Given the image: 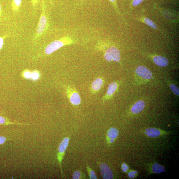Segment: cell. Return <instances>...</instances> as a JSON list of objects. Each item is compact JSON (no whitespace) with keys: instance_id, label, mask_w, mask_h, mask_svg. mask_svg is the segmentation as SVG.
I'll use <instances>...</instances> for the list:
<instances>
[{"instance_id":"5b68a950","label":"cell","mask_w":179,"mask_h":179,"mask_svg":"<svg viewBox=\"0 0 179 179\" xmlns=\"http://www.w3.org/2000/svg\"><path fill=\"white\" fill-rule=\"evenodd\" d=\"M135 73L138 78L144 81H149L152 78L151 71L147 67L140 66L136 68Z\"/></svg>"},{"instance_id":"d4e9b609","label":"cell","mask_w":179,"mask_h":179,"mask_svg":"<svg viewBox=\"0 0 179 179\" xmlns=\"http://www.w3.org/2000/svg\"><path fill=\"white\" fill-rule=\"evenodd\" d=\"M137 172V171H132L130 172L128 174V176L129 177L131 178H134Z\"/></svg>"},{"instance_id":"d6986e66","label":"cell","mask_w":179,"mask_h":179,"mask_svg":"<svg viewBox=\"0 0 179 179\" xmlns=\"http://www.w3.org/2000/svg\"><path fill=\"white\" fill-rule=\"evenodd\" d=\"M169 87L174 94L178 96L179 95V90L178 87L173 84H170L169 85Z\"/></svg>"},{"instance_id":"f546056e","label":"cell","mask_w":179,"mask_h":179,"mask_svg":"<svg viewBox=\"0 0 179 179\" xmlns=\"http://www.w3.org/2000/svg\"><path fill=\"white\" fill-rule=\"evenodd\" d=\"M109 1L112 2H114L115 1V0H109Z\"/></svg>"},{"instance_id":"7c38bea8","label":"cell","mask_w":179,"mask_h":179,"mask_svg":"<svg viewBox=\"0 0 179 179\" xmlns=\"http://www.w3.org/2000/svg\"><path fill=\"white\" fill-rule=\"evenodd\" d=\"M145 133L149 137L152 138L158 137L161 134V132L159 129L154 128H150L147 129L145 131Z\"/></svg>"},{"instance_id":"ac0fdd59","label":"cell","mask_w":179,"mask_h":179,"mask_svg":"<svg viewBox=\"0 0 179 179\" xmlns=\"http://www.w3.org/2000/svg\"><path fill=\"white\" fill-rule=\"evenodd\" d=\"M86 168L88 173L90 179H97L95 172L90 167L88 166H86Z\"/></svg>"},{"instance_id":"ffe728a7","label":"cell","mask_w":179,"mask_h":179,"mask_svg":"<svg viewBox=\"0 0 179 179\" xmlns=\"http://www.w3.org/2000/svg\"><path fill=\"white\" fill-rule=\"evenodd\" d=\"M40 74L39 71L35 70L31 72V79L34 81H36L39 79Z\"/></svg>"},{"instance_id":"7a4b0ae2","label":"cell","mask_w":179,"mask_h":179,"mask_svg":"<svg viewBox=\"0 0 179 179\" xmlns=\"http://www.w3.org/2000/svg\"><path fill=\"white\" fill-rule=\"evenodd\" d=\"M77 41L69 36H65L51 42L44 50L46 55H49L66 46L77 43Z\"/></svg>"},{"instance_id":"9c48e42d","label":"cell","mask_w":179,"mask_h":179,"mask_svg":"<svg viewBox=\"0 0 179 179\" xmlns=\"http://www.w3.org/2000/svg\"><path fill=\"white\" fill-rule=\"evenodd\" d=\"M153 60L155 64L161 67L167 66L169 64V61L167 59L163 57L155 56L153 57Z\"/></svg>"},{"instance_id":"8fae6325","label":"cell","mask_w":179,"mask_h":179,"mask_svg":"<svg viewBox=\"0 0 179 179\" xmlns=\"http://www.w3.org/2000/svg\"><path fill=\"white\" fill-rule=\"evenodd\" d=\"M104 82L100 78L96 79L92 84L91 88L93 92L98 91L103 86Z\"/></svg>"},{"instance_id":"8992f818","label":"cell","mask_w":179,"mask_h":179,"mask_svg":"<svg viewBox=\"0 0 179 179\" xmlns=\"http://www.w3.org/2000/svg\"><path fill=\"white\" fill-rule=\"evenodd\" d=\"M67 95L71 103L74 105L80 104L81 99L79 93L73 89L68 88L67 89Z\"/></svg>"},{"instance_id":"30bf717a","label":"cell","mask_w":179,"mask_h":179,"mask_svg":"<svg viewBox=\"0 0 179 179\" xmlns=\"http://www.w3.org/2000/svg\"><path fill=\"white\" fill-rule=\"evenodd\" d=\"M145 106V103L142 100L139 101L132 106L131 110L132 113L134 114L138 113L143 110Z\"/></svg>"},{"instance_id":"4316f807","label":"cell","mask_w":179,"mask_h":179,"mask_svg":"<svg viewBox=\"0 0 179 179\" xmlns=\"http://www.w3.org/2000/svg\"><path fill=\"white\" fill-rule=\"evenodd\" d=\"M7 139L3 136H0V145L3 144L6 141Z\"/></svg>"},{"instance_id":"603a6c76","label":"cell","mask_w":179,"mask_h":179,"mask_svg":"<svg viewBox=\"0 0 179 179\" xmlns=\"http://www.w3.org/2000/svg\"><path fill=\"white\" fill-rule=\"evenodd\" d=\"M31 72L28 70H25L23 72V76L26 79H31Z\"/></svg>"},{"instance_id":"83f0119b","label":"cell","mask_w":179,"mask_h":179,"mask_svg":"<svg viewBox=\"0 0 179 179\" xmlns=\"http://www.w3.org/2000/svg\"><path fill=\"white\" fill-rule=\"evenodd\" d=\"M143 1V0H134L133 3V5L134 6H137L141 3Z\"/></svg>"},{"instance_id":"cb8c5ba5","label":"cell","mask_w":179,"mask_h":179,"mask_svg":"<svg viewBox=\"0 0 179 179\" xmlns=\"http://www.w3.org/2000/svg\"><path fill=\"white\" fill-rule=\"evenodd\" d=\"M32 6L34 10L36 8L39 3V0H31Z\"/></svg>"},{"instance_id":"ba28073f","label":"cell","mask_w":179,"mask_h":179,"mask_svg":"<svg viewBox=\"0 0 179 179\" xmlns=\"http://www.w3.org/2000/svg\"><path fill=\"white\" fill-rule=\"evenodd\" d=\"M118 87V84L116 82H113L109 85L106 95L104 97V100H106L111 97Z\"/></svg>"},{"instance_id":"5bb4252c","label":"cell","mask_w":179,"mask_h":179,"mask_svg":"<svg viewBox=\"0 0 179 179\" xmlns=\"http://www.w3.org/2000/svg\"><path fill=\"white\" fill-rule=\"evenodd\" d=\"M119 135V131L114 127L110 128L107 133L108 140L110 139H116Z\"/></svg>"},{"instance_id":"277c9868","label":"cell","mask_w":179,"mask_h":179,"mask_svg":"<svg viewBox=\"0 0 179 179\" xmlns=\"http://www.w3.org/2000/svg\"><path fill=\"white\" fill-rule=\"evenodd\" d=\"M104 58L106 61L119 62L121 61V52L119 50L114 46H112L105 51Z\"/></svg>"},{"instance_id":"6da1fadb","label":"cell","mask_w":179,"mask_h":179,"mask_svg":"<svg viewBox=\"0 0 179 179\" xmlns=\"http://www.w3.org/2000/svg\"><path fill=\"white\" fill-rule=\"evenodd\" d=\"M46 10L45 3L44 0H42L41 14L36 32L33 36V42H36L40 40L48 30L49 26V20Z\"/></svg>"},{"instance_id":"44dd1931","label":"cell","mask_w":179,"mask_h":179,"mask_svg":"<svg viewBox=\"0 0 179 179\" xmlns=\"http://www.w3.org/2000/svg\"><path fill=\"white\" fill-rule=\"evenodd\" d=\"M144 22L147 25H149V26L155 29L157 28V25L150 19L148 18H145L144 19Z\"/></svg>"},{"instance_id":"4fadbf2b","label":"cell","mask_w":179,"mask_h":179,"mask_svg":"<svg viewBox=\"0 0 179 179\" xmlns=\"http://www.w3.org/2000/svg\"><path fill=\"white\" fill-rule=\"evenodd\" d=\"M0 125H29L28 124L19 122H12L10 121L9 119L6 117L0 116Z\"/></svg>"},{"instance_id":"e0dca14e","label":"cell","mask_w":179,"mask_h":179,"mask_svg":"<svg viewBox=\"0 0 179 179\" xmlns=\"http://www.w3.org/2000/svg\"><path fill=\"white\" fill-rule=\"evenodd\" d=\"M72 178L74 179H86V175L80 170H76L72 174Z\"/></svg>"},{"instance_id":"52a82bcc","label":"cell","mask_w":179,"mask_h":179,"mask_svg":"<svg viewBox=\"0 0 179 179\" xmlns=\"http://www.w3.org/2000/svg\"><path fill=\"white\" fill-rule=\"evenodd\" d=\"M102 177L104 179H111L113 178V174L111 169L108 165L104 163H101L100 165Z\"/></svg>"},{"instance_id":"f1b7e54d","label":"cell","mask_w":179,"mask_h":179,"mask_svg":"<svg viewBox=\"0 0 179 179\" xmlns=\"http://www.w3.org/2000/svg\"><path fill=\"white\" fill-rule=\"evenodd\" d=\"M2 8L1 3H0V19L2 17Z\"/></svg>"},{"instance_id":"3957f363","label":"cell","mask_w":179,"mask_h":179,"mask_svg":"<svg viewBox=\"0 0 179 179\" xmlns=\"http://www.w3.org/2000/svg\"><path fill=\"white\" fill-rule=\"evenodd\" d=\"M69 141L70 138L69 137L64 138L60 143L58 149L57 159L62 177H63V176L62 166V162L65 155V152L69 145Z\"/></svg>"},{"instance_id":"7402d4cb","label":"cell","mask_w":179,"mask_h":179,"mask_svg":"<svg viewBox=\"0 0 179 179\" xmlns=\"http://www.w3.org/2000/svg\"><path fill=\"white\" fill-rule=\"evenodd\" d=\"M10 35L8 34H6L3 36L0 37V52L2 49L5 41L6 38L10 37Z\"/></svg>"},{"instance_id":"9a60e30c","label":"cell","mask_w":179,"mask_h":179,"mask_svg":"<svg viewBox=\"0 0 179 179\" xmlns=\"http://www.w3.org/2000/svg\"><path fill=\"white\" fill-rule=\"evenodd\" d=\"M22 0H12L11 8L13 11L16 14L19 12Z\"/></svg>"},{"instance_id":"484cf974","label":"cell","mask_w":179,"mask_h":179,"mask_svg":"<svg viewBox=\"0 0 179 179\" xmlns=\"http://www.w3.org/2000/svg\"><path fill=\"white\" fill-rule=\"evenodd\" d=\"M121 168L123 171L126 172L128 170L129 167L125 164L123 163L121 165Z\"/></svg>"},{"instance_id":"2e32d148","label":"cell","mask_w":179,"mask_h":179,"mask_svg":"<svg viewBox=\"0 0 179 179\" xmlns=\"http://www.w3.org/2000/svg\"><path fill=\"white\" fill-rule=\"evenodd\" d=\"M152 170L155 173H159L165 171V169L162 165L156 163L153 165Z\"/></svg>"}]
</instances>
